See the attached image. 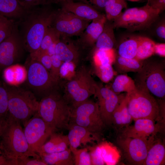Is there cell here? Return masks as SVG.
Instances as JSON below:
<instances>
[{
  "label": "cell",
  "instance_id": "7dc6e473",
  "mask_svg": "<svg viewBox=\"0 0 165 165\" xmlns=\"http://www.w3.org/2000/svg\"><path fill=\"white\" fill-rule=\"evenodd\" d=\"M0 165H12L6 155L0 142Z\"/></svg>",
  "mask_w": 165,
  "mask_h": 165
},
{
  "label": "cell",
  "instance_id": "4dcf8cb0",
  "mask_svg": "<svg viewBox=\"0 0 165 165\" xmlns=\"http://www.w3.org/2000/svg\"><path fill=\"white\" fill-rule=\"evenodd\" d=\"M155 44V42L151 39L140 36L135 58L142 61L151 56L154 53Z\"/></svg>",
  "mask_w": 165,
  "mask_h": 165
},
{
  "label": "cell",
  "instance_id": "7bdbcfd3",
  "mask_svg": "<svg viewBox=\"0 0 165 165\" xmlns=\"http://www.w3.org/2000/svg\"><path fill=\"white\" fill-rule=\"evenodd\" d=\"M16 165H47L41 158L33 157H28L18 161Z\"/></svg>",
  "mask_w": 165,
  "mask_h": 165
},
{
  "label": "cell",
  "instance_id": "d6986e66",
  "mask_svg": "<svg viewBox=\"0 0 165 165\" xmlns=\"http://www.w3.org/2000/svg\"><path fill=\"white\" fill-rule=\"evenodd\" d=\"M107 20L106 16L102 14L99 17L93 20L81 36L80 41L81 43L87 47L94 45L102 32Z\"/></svg>",
  "mask_w": 165,
  "mask_h": 165
},
{
  "label": "cell",
  "instance_id": "4316f807",
  "mask_svg": "<svg viewBox=\"0 0 165 165\" xmlns=\"http://www.w3.org/2000/svg\"><path fill=\"white\" fill-rule=\"evenodd\" d=\"M107 144H102L90 148L92 165L112 164V155L109 151Z\"/></svg>",
  "mask_w": 165,
  "mask_h": 165
},
{
  "label": "cell",
  "instance_id": "44dd1931",
  "mask_svg": "<svg viewBox=\"0 0 165 165\" xmlns=\"http://www.w3.org/2000/svg\"><path fill=\"white\" fill-rule=\"evenodd\" d=\"M5 82L11 86H17L26 80L27 71L25 67L18 64L9 66L3 71Z\"/></svg>",
  "mask_w": 165,
  "mask_h": 165
},
{
  "label": "cell",
  "instance_id": "8d00e7d4",
  "mask_svg": "<svg viewBox=\"0 0 165 165\" xmlns=\"http://www.w3.org/2000/svg\"><path fill=\"white\" fill-rule=\"evenodd\" d=\"M9 114L8 95L6 84L0 80V120L6 119Z\"/></svg>",
  "mask_w": 165,
  "mask_h": 165
},
{
  "label": "cell",
  "instance_id": "ac0fdd59",
  "mask_svg": "<svg viewBox=\"0 0 165 165\" xmlns=\"http://www.w3.org/2000/svg\"><path fill=\"white\" fill-rule=\"evenodd\" d=\"M62 3V9L84 20H93L102 15L92 7L82 3L66 0Z\"/></svg>",
  "mask_w": 165,
  "mask_h": 165
},
{
  "label": "cell",
  "instance_id": "d6a6232c",
  "mask_svg": "<svg viewBox=\"0 0 165 165\" xmlns=\"http://www.w3.org/2000/svg\"><path fill=\"white\" fill-rule=\"evenodd\" d=\"M127 7V3L124 0H108L105 8L107 20H114L121 13L122 9Z\"/></svg>",
  "mask_w": 165,
  "mask_h": 165
},
{
  "label": "cell",
  "instance_id": "d590c367",
  "mask_svg": "<svg viewBox=\"0 0 165 165\" xmlns=\"http://www.w3.org/2000/svg\"><path fill=\"white\" fill-rule=\"evenodd\" d=\"M71 150L73 157L75 165H92L90 155L87 148H77Z\"/></svg>",
  "mask_w": 165,
  "mask_h": 165
},
{
  "label": "cell",
  "instance_id": "b9f144b4",
  "mask_svg": "<svg viewBox=\"0 0 165 165\" xmlns=\"http://www.w3.org/2000/svg\"><path fill=\"white\" fill-rule=\"evenodd\" d=\"M75 64L72 62H63L60 68V77L69 80L75 73Z\"/></svg>",
  "mask_w": 165,
  "mask_h": 165
},
{
  "label": "cell",
  "instance_id": "681fc988",
  "mask_svg": "<svg viewBox=\"0 0 165 165\" xmlns=\"http://www.w3.org/2000/svg\"><path fill=\"white\" fill-rule=\"evenodd\" d=\"M108 0H93L92 2L96 6L100 8H105Z\"/></svg>",
  "mask_w": 165,
  "mask_h": 165
},
{
  "label": "cell",
  "instance_id": "83f0119b",
  "mask_svg": "<svg viewBox=\"0 0 165 165\" xmlns=\"http://www.w3.org/2000/svg\"><path fill=\"white\" fill-rule=\"evenodd\" d=\"M165 148L161 142L154 141L150 147L144 165H161L165 164Z\"/></svg>",
  "mask_w": 165,
  "mask_h": 165
},
{
  "label": "cell",
  "instance_id": "8992f818",
  "mask_svg": "<svg viewBox=\"0 0 165 165\" xmlns=\"http://www.w3.org/2000/svg\"><path fill=\"white\" fill-rule=\"evenodd\" d=\"M161 13L147 2L143 6L129 8L121 13L113 20V27L131 31L146 29L156 20Z\"/></svg>",
  "mask_w": 165,
  "mask_h": 165
},
{
  "label": "cell",
  "instance_id": "277c9868",
  "mask_svg": "<svg viewBox=\"0 0 165 165\" xmlns=\"http://www.w3.org/2000/svg\"><path fill=\"white\" fill-rule=\"evenodd\" d=\"M5 84L9 114L24 124L37 113L39 102L29 90Z\"/></svg>",
  "mask_w": 165,
  "mask_h": 165
},
{
  "label": "cell",
  "instance_id": "7a4b0ae2",
  "mask_svg": "<svg viewBox=\"0 0 165 165\" xmlns=\"http://www.w3.org/2000/svg\"><path fill=\"white\" fill-rule=\"evenodd\" d=\"M21 123L9 114L4 130L0 136V142L12 165L28 157L41 158L30 148Z\"/></svg>",
  "mask_w": 165,
  "mask_h": 165
},
{
  "label": "cell",
  "instance_id": "f35d334b",
  "mask_svg": "<svg viewBox=\"0 0 165 165\" xmlns=\"http://www.w3.org/2000/svg\"><path fill=\"white\" fill-rule=\"evenodd\" d=\"M112 65H95V73L103 82L107 83L110 81L115 75Z\"/></svg>",
  "mask_w": 165,
  "mask_h": 165
},
{
  "label": "cell",
  "instance_id": "30bf717a",
  "mask_svg": "<svg viewBox=\"0 0 165 165\" xmlns=\"http://www.w3.org/2000/svg\"><path fill=\"white\" fill-rule=\"evenodd\" d=\"M27 84L35 95L41 98L56 90L58 85L52 79L49 71L29 56L26 62Z\"/></svg>",
  "mask_w": 165,
  "mask_h": 165
},
{
  "label": "cell",
  "instance_id": "484cf974",
  "mask_svg": "<svg viewBox=\"0 0 165 165\" xmlns=\"http://www.w3.org/2000/svg\"><path fill=\"white\" fill-rule=\"evenodd\" d=\"M113 24L105 22L102 32L96 42L95 50H108L113 49L116 43Z\"/></svg>",
  "mask_w": 165,
  "mask_h": 165
},
{
  "label": "cell",
  "instance_id": "9c48e42d",
  "mask_svg": "<svg viewBox=\"0 0 165 165\" xmlns=\"http://www.w3.org/2000/svg\"><path fill=\"white\" fill-rule=\"evenodd\" d=\"M69 123L82 127L98 137L105 126L97 103L89 99L71 108Z\"/></svg>",
  "mask_w": 165,
  "mask_h": 165
},
{
  "label": "cell",
  "instance_id": "ba28073f",
  "mask_svg": "<svg viewBox=\"0 0 165 165\" xmlns=\"http://www.w3.org/2000/svg\"><path fill=\"white\" fill-rule=\"evenodd\" d=\"M127 94L128 109L133 120L145 118L155 120L159 117L161 108L156 100L148 91L137 87L136 90Z\"/></svg>",
  "mask_w": 165,
  "mask_h": 165
},
{
  "label": "cell",
  "instance_id": "6da1fadb",
  "mask_svg": "<svg viewBox=\"0 0 165 165\" xmlns=\"http://www.w3.org/2000/svg\"><path fill=\"white\" fill-rule=\"evenodd\" d=\"M45 5L26 9L23 16L16 21L25 50L30 53L39 48L46 31L54 18L56 11Z\"/></svg>",
  "mask_w": 165,
  "mask_h": 165
},
{
  "label": "cell",
  "instance_id": "11a10c76",
  "mask_svg": "<svg viewBox=\"0 0 165 165\" xmlns=\"http://www.w3.org/2000/svg\"><path fill=\"white\" fill-rule=\"evenodd\" d=\"M93 0H90V1H92Z\"/></svg>",
  "mask_w": 165,
  "mask_h": 165
},
{
  "label": "cell",
  "instance_id": "1f68e13d",
  "mask_svg": "<svg viewBox=\"0 0 165 165\" xmlns=\"http://www.w3.org/2000/svg\"><path fill=\"white\" fill-rule=\"evenodd\" d=\"M140 36H133L121 43L119 47L120 56L127 58H135Z\"/></svg>",
  "mask_w": 165,
  "mask_h": 165
},
{
  "label": "cell",
  "instance_id": "2e32d148",
  "mask_svg": "<svg viewBox=\"0 0 165 165\" xmlns=\"http://www.w3.org/2000/svg\"><path fill=\"white\" fill-rule=\"evenodd\" d=\"M134 121L133 125L126 127L123 131V136L148 139L154 137L160 130V125L154 120L141 118Z\"/></svg>",
  "mask_w": 165,
  "mask_h": 165
},
{
  "label": "cell",
  "instance_id": "f1b7e54d",
  "mask_svg": "<svg viewBox=\"0 0 165 165\" xmlns=\"http://www.w3.org/2000/svg\"><path fill=\"white\" fill-rule=\"evenodd\" d=\"M116 69L119 73L130 72H138L141 69L143 62L135 58H127L119 56L114 62Z\"/></svg>",
  "mask_w": 165,
  "mask_h": 165
},
{
  "label": "cell",
  "instance_id": "d4e9b609",
  "mask_svg": "<svg viewBox=\"0 0 165 165\" xmlns=\"http://www.w3.org/2000/svg\"><path fill=\"white\" fill-rule=\"evenodd\" d=\"M41 158L50 165H73V157L69 148L60 152L43 153L39 155Z\"/></svg>",
  "mask_w": 165,
  "mask_h": 165
},
{
  "label": "cell",
  "instance_id": "db71d44e",
  "mask_svg": "<svg viewBox=\"0 0 165 165\" xmlns=\"http://www.w3.org/2000/svg\"><path fill=\"white\" fill-rule=\"evenodd\" d=\"M58 0L61 1L62 2L66 1V0Z\"/></svg>",
  "mask_w": 165,
  "mask_h": 165
},
{
  "label": "cell",
  "instance_id": "ffe728a7",
  "mask_svg": "<svg viewBox=\"0 0 165 165\" xmlns=\"http://www.w3.org/2000/svg\"><path fill=\"white\" fill-rule=\"evenodd\" d=\"M49 139L42 147L39 155L43 153H52L64 151L68 148L69 142L67 135L53 132Z\"/></svg>",
  "mask_w": 165,
  "mask_h": 165
},
{
  "label": "cell",
  "instance_id": "9f6ffc18",
  "mask_svg": "<svg viewBox=\"0 0 165 165\" xmlns=\"http://www.w3.org/2000/svg\"></svg>",
  "mask_w": 165,
  "mask_h": 165
},
{
  "label": "cell",
  "instance_id": "f907efd6",
  "mask_svg": "<svg viewBox=\"0 0 165 165\" xmlns=\"http://www.w3.org/2000/svg\"><path fill=\"white\" fill-rule=\"evenodd\" d=\"M57 42L52 44L48 49L47 52L50 56L55 55L56 46Z\"/></svg>",
  "mask_w": 165,
  "mask_h": 165
},
{
  "label": "cell",
  "instance_id": "e0dca14e",
  "mask_svg": "<svg viewBox=\"0 0 165 165\" xmlns=\"http://www.w3.org/2000/svg\"><path fill=\"white\" fill-rule=\"evenodd\" d=\"M67 135L70 150L78 148L82 145L85 146L93 143L98 137L86 128L75 124L69 123Z\"/></svg>",
  "mask_w": 165,
  "mask_h": 165
},
{
  "label": "cell",
  "instance_id": "5bb4252c",
  "mask_svg": "<svg viewBox=\"0 0 165 165\" xmlns=\"http://www.w3.org/2000/svg\"><path fill=\"white\" fill-rule=\"evenodd\" d=\"M89 21L62 8L56 11L53 23V27L61 35L75 36L80 35L86 28L89 24Z\"/></svg>",
  "mask_w": 165,
  "mask_h": 165
},
{
  "label": "cell",
  "instance_id": "ee69618b",
  "mask_svg": "<svg viewBox=\"0 0 165 165\" xmlns=\"http://www.w3.org/2000/svg\"><path fill=\"white\" fill-rule=\"evenodd\" d=\"M20 4L26 9L36 6L46 5L50 0H18Z\"/></svg>",
  "mask_w": 165,
  "mask_h": 165
},
{
  "label": "cell",
  "instance_id": "e575fe53",
  "mask_svg": "<svg viewBox=\"0 0 165 165\" xmlns=\"http://www.w3.org/2000/svg\"><path fill=\"white\" fill-rule=\"evenodd\" d=\"M60 36L59 33L54 28L50 27L46 31L40 47L37 50L40 51H47L51 45L58 42L60 40Z\"/></svg>",
  "mask_w": 165,
  "mask_h": 165
},
{
  "label": "cell",
  "instance_id": "7c38bea8",
  "mask_svg": "<svg viewBox=\"0 0 165 165\" xmlns=\"http://www.w3.org/2000/svg\"><path fill=\"white\" fill-rule=\"evenodd\" d=\"M25 50L15 21L11 34L0 44V72L19 61Z\"/></svg>",
  "mask_w": 165,
  "mask_h": 165
},
{
  "label": "cell",
  "instance_id": "74e56055",
  "mask_svg": "<svg viewBox=\"0 0 165 165\" xmlns=\"http://www.w3.org/2000/svg\"><path fill=\"white\" fill-rule=\"evenodd\" d=\"M15 21L0 15V44L10 35Z\"/></svg>",
  "mask_w": 165,
  "mask_h": 165
},
{
  "label": "cell",
  "instance_id": "7402d4cb",
  "mask_svg": "<svg viewBox=\"0 0 165 165\" xmlns=\"http://www.w3.org/2000/svg\"><path fill=\"white\" fill-rule=\"evenodd\" d=\"M128 96L127 94L117 105L112 114V124L120 127L129 126L133 120L128 110Z\"/></svg>",
  "mask_w": 165,
  "mask_h": 165
},
{
  "label": "cell",
  "instance_id": "bcb514c9",
  "mask_svg": "<svg viewBox=\"0 0 165 165\" xmlns=\"http://www.w3.org/2000/svg\"><path fill=\"white\" fill-rule=\"evenodd\" d=\"M154 53L163 57L165 56V44L157 43L155 44Z\"/></svg>",
  "mask_w": 165,
  "mask_h": 165
},
{
  "label": "cell",
  "instance_id": "cb8c5ba5",
  "mask_svg": "<svg viewBox=\"0 0 165 165\" xmlns=\"http://www.w3.org/2000/svg\"><path fill=\"white\" fill-rule=\"evenodd\" d=\"M55 55L62 62H72L75 65L79 56L78 49L74 45L60 40L56 45Z\"/></svg>",
  "mask_w": 165,
  "mask_h": 165
},
{
  "label": "cell",
  "instance_id": "603a6c76",
  "mask_svg": "<svg viewBox=\"0 0 165 165\" xmlns=\"http://www.w3.org/2000/svg\"><path fill=\"white\" fill-rule=\"evenodd\" d=\"M26 10L18 0H0V15L15 21L20 19Z\"/></svg>",
  "mask_w": 165,
  "mask_h": 165
},
{
  "label": "cell",
  "instance_id": "3957f363",
  "mask_svg": "<svg viewBox=\"0 0 165 165\" xmlns=\"http://www.w3.org/2000/svg\"><path fill=\"white\" fill-rule=\"evenodd\" d=\"M37 113L55 131L68 130L71 108L57 90L41 98Z\"/></svg>",
  "mask_w": 165,
  "mask_h": 165
},
{
  "label": "cell",
  "instance_id": "f546056e",
  "mask_svg": "<svg viewBox=\"0 0 165 165\" xmlns=\"http://www.w3.org/2000/svg\"><path fill=\"white\" fill-rule=\"evenodd\" d=\"M117 94L125 92L130 94L136 90L137 87L134 80L124 74L117 75L111 85V89Z\"/></svg>",
  "mask_w": 165,
  "mask_h": 165
},
{
  "label": "cell",
  "instance_id": "c3c4849f",
  "mask_svg": "<svg viewBox=\"0 0 165 165\" xmlns=\"http://www.w3.org/2000/svg\"><path fill=\"white\" fill-rule=\"evenodd\" d=\"M157 35L160 38L165 40V23L163 21L157 27L156 30Z\"/></svg>",
  "mask_w": 165,
  "mask_h": 165
},
{
  "label": "cell",
  "instance_id": "9a60e30c",
  "mask_svg": "<svg viewBox=\"0 0 165 165\" xmlns=\"http://www.w3.org/2000/svg\"><path fill=\"white\" fill-rule=\"evenodd\" d=\"M94 95L98 99L100 113L104 123L105 125H112L113 113L124 96L118 95L110 89L97 84Z\"/></svg>",
  "mask_w": 165,
  "mask_h": 165
},
{
  "label": "cell",
  "instance_id": "8fae6325",
  "mask_svg": "<svg viewBox=\"0 0 165 165\" xmlns=\"http://www.w3.org/2000/svg\"><path fill=\"white\" fill-rule=\"evenodd\" d=\"M23 125L24 135L30 148L38 154L42 146L55 130L37 113Z\"/></svg>",
  "mask_w": 165,
  "mask_h": 165
},
{
  "label": "cell",
  "instance_id": "4fadbf2b",
  "mask_svg": "<svg viewBox=\"0 0 165 165\" xmlns=\"http://www.w3.org/2000/svg\"><path fill=\"white\" fill-rule=\"evenodd\" d=\"M154 141V137L144 139L123 136L118 142L129 163L144 165L148 150Z\"/></svg>",
  "mask_w": 165,
  "mask_h": 165
},
{
  "label": "cell",
  "instance_id": "836d02e7",
  "mask_svg": "<svg viewBox=\"0 0 165 165\" xmlns=\"http://www.w3.org/2000/svg\"><path fill=\"white\" fill-rule=\"evenodd\" d=\"M116 57L113 49L108 50H95L94 56V65H112L114 63Z\"/></svg>",
  "mask_w": 165,
  "mask_h": 165
},
{
  "label": "cell",
  "instance_id": "ab89813d",
  "mask_svg": "<svg viewBox=\"0 0 165 165\" xmlns=\"http://www.w3.org/2000/svg\"><path fill=\"white\" fill-rule=\"evenodd\" d=\"M29 56L32 60L41 64L49 71L51 66V56L47 51H40L37 50L30 53Z\"/></svg>",
  "mask_w": 165,
  "mask_h": 165
},
{
  "label": "cell",
  "instance_id": "f6af8a7d",
  "mask_svg": "<svg viewBox=\"0 0 165 165\" xmlns=\"http://www.w3.org/2000/svg\"><path fill=\"white\" fill-rule=\"evenodd\" d=\"M147 2L154 8L161 12L165 9V0H147Z\"/></svg>",
  "mask_w": 165,
  "mask_h": 165
},
{
  "label": "cell",
  "instance_id": "f5cc1de1",
  "mask_svg": "<svg viewBox=\"0 0 165 165\" xmlns=\"http://www.w3.org/2000/svg\"><path fill=\"white\" fill-rule=\"evenodd\" d=\"M131 1H138L139 0H129Z\"/></svg>",
  "mask_w": 165,
  "mask_h": 165
},
{
  "label": "cell",
  "instance_id": "816d5d0a",
  "mask_svg": "<svg viewBox=\"0 0 165 165\" xmlns=\"http://www.w3.org/2000/svg\"><path fill=\"white\" fill-rule=\"evenodd\" d=\"M6 120H0V136L3 132L6 124Z\"/></svg>",
  "mask_w": 165,
  "mask_h": 165
},
{
  "label": "cell",
  "instance_id": "5b68a950",
  "mask_svg": "<svg viewBox=\"0 0 165 165\" xmlns=\"http://www.w3.org/2000/svg\"><path fill=\"white\" fill-rule=\"evenodd\" d=\"M97 84L86 68L81 67L68 80L63 97L71 108L75 107L94 95Z\"/></svg>",
  "mask_w": 165,
  "mask_h": 165
},
{
  "label": "cell",
  "instance_id": "60d3db41",
  "mask_svg": "<svg viewBox=\"0 0 165 165\" xmlns=\"http://www.w3.org/2000/svg\"><path fill=\"white\" fill-rule=\"evenodd\" d=\"M51 66L49 72L53 80L58 85L60 79V70L63 62L59 60L55 55L51 56Z\"/></svg>",
  "mask_w": 165,
  "mask_h": 165
},
{
  "label": "cell",
  "instance_id": "52a82bcc",
  "mask_svg": "<svg viewBox=\"0 0 165 165\" xmlns=\"http://www.w3.org/2000/svg\"><path fill=\"white\" fill-rule=\"evenodd\" d=\"M165 66L155 61L143 62L137 74L136 86L148 91L153 96L163 99L165 96Z\"/></svg>",
  "mask_w": 165,
  "mask_h": 165
}]
</instances>
